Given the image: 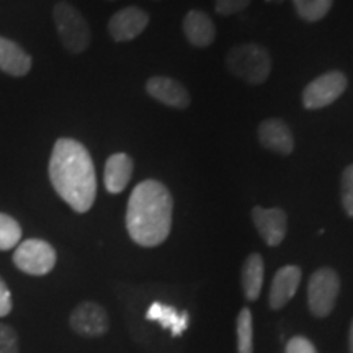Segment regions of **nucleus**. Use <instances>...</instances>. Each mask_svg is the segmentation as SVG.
I'll use <instances>...</instances> for the list:
<instances>
[{"instance_id": "6ab92c4d", "label": "nucleus", "mask_w": 353, "mask_h": 353, "mask_svg": "<svg viewBox=\"0 0 353 353\" xmlns=\"http://www.w3.org/2000/svg\"><path fill=\"white\" fill-rule=\"evenodd\" d=\"M237 352L254 353V319L249 307H242L237 316Z\"/></svg>"}, {"instance_id": "1a4fd4ad", "label": "nucleus", "mask_w": 353, "mask_h": 353, "mask_svg": "<svg viewBox=\"0 0 353 353\" xmlns=\"http://www.w3.org/2000/svg\"><path fill=\"white\" fill-rule=\"evenodd\" d=\"M149 13L131 6L118 10L108 21V33L117 43H126L138 38L148 28Z\"/></svg>"}, {"instance_id": "39448f33", "label": "nucleus", "mask_w": 353, "mask_h": 353, "mask_svg": "<svg viewBox=\"0 0 353 353\" xmlns=\"http://www.w3.org/2000/svg\"><path fill=\"white\" fill-rule=\"evenodd\" d=\"M341 291V278L334 268L324 267L312 273L307 283V304L316 317H325L334 311Z\"/></svg>"}, {"instance_id": "9d476101", "label": "nucleus", "mask_w": 353, "mask_h": 353, "mask_svg": "<svg viewBox=\"0 0 353 353\" xmlns=\"http://www.w3.org/2000/svg\"><path fill=\"white\" fill-rule=\"evenodd\" d=\"M252 221L265 244L276 247L283 242L288 228V216L283 210L255 206L252 210Z\"/></svg>"}, {"instance_id": "2eb2a0df", "label": "nucleus", "mask_w": 353, "mask_h": 353, "mask_svg": "<svg viewBox=\"0 0 353 353\" xmlns=\"http://www.w3.org/2000/svg\"><path fill=\"white\" fill-rule=\"evenodd\" d=\"M32 56L20 44L0 37V70L13 77H23L32 70Z\"/></svg>"}, {"instance_id": "a211bd4d", "label": "nucleus", "mask_w": 353, "mask_h": 353, "mask_svg": "<svg viewBox=\"0 0 353 353\" xmlns=\"http://www.w3.org/2000/svg\"><path fill=\"white\" fill-rule=\"evenodd\" d=\"M263 259L260 254H250L242 265L241 281L247 301H257L263 286Z\"/></svg>"}, {"instance_id": "412c9836", "label": "nucleus", "mask_w": 353, "mask_h": 353, "mask_svg": "<svg viewBox=\"0 0 353 353\" xmlns=\"http://www.w3.org/2000/svg\"><path fill=\"white\" fill-rule=\"evenodd\" d=\"M21 228L12 216L0 213V250H10L20 244Z\"/></svg>"}, {"instance_id": "f257e3e1", "label": "nucleus", "mask_w": 353, "mask_h": 353, "mask_svg": "<svg viewBox=\"0 0 353 353\" xmlns=\"http://www.w3.org/2000/svg\"><path fill=\"white\" fill-rule=\"evenodd\" d=\"M50 180L56 193L76 213H87L97 196V175L90 152L79 141H56L50 159Z\"/></svg>"}, {"instance_id": "20e7f679", "label": "nucleus", "mask_w": 353, "mask_h": 353, "mask_svg": "<svg viewBox=\"0 0 353 353\" xmlns=\"http://www.w3.org/2000/svg\"><path fill=\"white\" fill-rule=\"evenodd\" d=\"M52 19L63 46L72 54H81L90 46L92 32L87 20L76 7L68 2L56 3Z\"/></svg>"}, {"instance_id": "9b49d317", "label": "nucleus", "mask_w": 353, "mask_h": 353, "mask_svg": "<svg viewBox=\"0 0 353 353\" xmlns=\"http://www.w3.org/2000/svg\"><path fill=\"white\" fill-rule=\"evenodd\" d=\"M148 94L167 107L185 110L190 107V94L183 83L170 77L154 76L145 83Z\"/></svg>"}, {"instance_id": "7ed1b4c3", "label": "nucleus", "mask_w": 353, "mask_h": 353, "mask_svg": "<svg viewBox=\"0 0 353 353\" xmlns=\"http://www.w3.org/2000/svg\"><path fill=\"white\" fill-rule=\"evenodd\" d=\"M226 65L232 76L250 85H260L272 72V57L263 46L255 43L234 46L226 57Z\"/></svg>"}, {"instance_id": "393cba45", "label": "nucleus", "mask_w": 353, "mask_h": 353, "mask_svg": "<svg viewBox=\"0 0 353 353\" xmlns=\"http://www.w3.org/2000/svg\"><path fill=\"white\" fill-rule=\"evenodd\" d=\"M285 353H317V350L314 343L309 339L303 337V335H296V337H291L286 343Z\"/></svg>"}, {"instance_id": "a878e982", "label": "nucleus", "mask_w": 353, "mask_h": 353, "mask_svg": "<svg viewBox=\"0 0 353 353\" xmlns=\"http://www.w3.org/2000/svg\"><path fill=\"white\" fill-rule=\"evenodd\" d=\"M12 293L6 281L0 278V317H6L12 311Z\"/></svg>"}, {"instance_id": "423d86ee", "label": "nucleus", "mask_w": 353, "mask_h": 353, "mask_svg": "<svg viewBox=\"0 0 353 353\" xmlns=\"http://www.w3.org/2000/svg\"><path fill=\"white\" fill-rule=\"evenodd\" d=\"M56 250L41 239H28L17 245L13 252V263L26 275H48L56 265Z\"/></svg>"}, {"instance_id": "5701e85b", "label": "nucleus", "mask_w": 353, "mask_h": 353, "mask_svg": "<svg viewBox=\"0 0 353 353\" xmlns=\"http://www.w3.org/2000/svg\"><path fill=\"white\" fill-rule=\"evenodd\" d=\"M0 353H19V335L7 324H0Z\"/></svg>"}, {"instance_id": "6e6552de", "label": "nucleus", "mask_w": 353, "mask_h": 353, "mask_svg": "<svg viewBox=\"0 0 353 353\" xmlns=\"http://www.w3.org/2000/svg\"><path fill=\"white\" fill-rule=\"evenodd\" d=\"M70 329L83 337H100L110 329V317L105 307L92 301H83L74 307L69 317Z\"/></svg>"}, {"instance_id": "4468645a", "label": "nucleus", "mask_w": 353, "mask_h": 353, "mask_svg": "<svg viewBox=\"0 0 353 353\" xmlns=\"http://www.w3.org/2000/svg\"><path fill=\"white\" fill-rule=\"evenodd\" d=\"M299 283H301V268L296 265H286L280 268L273 276L270 286V299H268L270 307L278 311L286 306L296 293Z\"/></svg>"}, {"instance_id": "cd10ccee", "label": "nucleus", "mask_w": 353, "mask_h": 353, "mask_svg": "<svg viewBox=\"0 0 353 353\" xmlns=\"http://www.w3.org/2000/svg\"><path fill=\"white\" fill-rule=\"evenodd\" d=\"M267 2H270V3H283L285 0H267Z\"/></svg>"}, {"instance_id": "f8f14e48", "label": "nucleus", "mask_w": 353, "mask_h": 353, "mask_svg": "<svg viewBox=\"0 0 353 353\" xmlns=\"http://www.w3.org/2000/svg\"><path fill=\"white\" fill-rule=\"evenodd\" d=\"M259 141L265 149L281 154V156H290L294 151L293 132L283 120H278V118H270L260 123Z\"/></svg>"}, {"instance_id": "bb28decb", "label": "nucleus", "mask_w": 353, "mask_h": 353, "mask_svg": "<svg viewBox=\"0 0 353 353\" xmlns=\"http://www.w3.org/2000/svg\"><path fill=\"white\" fill-rule=\"evenodd\" d=\"M348 352L353 353V319L350 324V330H348Z\"/></svg>"}, {"instance_id": "f3484780", "label": "nucleus", "mask_w": 353, "mask_h": 353, "mask_svg": "<svg viewBox=\"0 0 353 353\" xmlns=\"http://www.w3.org/2000/svg\"><path fill=\"white\" fill-rule=\"evenodd\" d=\"M145 317L149 321L159 322L164 329H169L170 334L175 337L182 335L188 329L190 322L188 312H176L175 307L162 303H152L145 312Z\"/></svg>"}, {"instance_id": "b1692460", "label": "nucleus", "mask_w": 353, "mask_h": 353, "mask_svg": "<svg viewBox=\"0 0 353 353\" xmlns=\"http://www.w3.org/2000/svg\"><path fill=\"white\" fill-rule=\"evenodd\" d=\"M250 2L252 0H214V10L223 17L236 15V13L245 10Z\"/></svg>"}, {"instance_id": "dca6fc26", "label": "nucleus", "mask_w": 353, "mask_h": 353, "mask_svg": "<svg viewBox=\"0 0 353 353\" xmlns=\"http://www.w3.org/2000/svg\"><path fill=\"white\" fill-rule=\"evenodd\" d=\"M132 159L125 152H117L108 157L107 164H105V188L108 193L118 195L130 183L132 175Z\"/></svg>"}, {"instance_id": "0eeeda50", "label": "nucleus", "mask_w": 353, "mask_h": 353, "mask_svg": "<svg viewBox=\"0 0 353 353\" xmlns=\"http://www.w3.org/2000/svg\"><path fill=\"white\" fill-rule=\"evenodd\" d=\"M348 81L341 70H330L304 87L303 105L307 110L329 107L347 90Z\"/></svg>"}, {"instance_id": "ddd939ff", "label": "nucleus", "mask_w": 353, "mask_h": 353, "mask_svg": "<svg viewBox=\"0 0 353 353\" xmlns=\"http://www.w3.org/2000/svg\"><path fill=\"white\" fill-rule=\"evenodd\" d=\"M182 28L185 38L195 48H208L216 38V26L211 17L203 10H190L183 17Z\"/></svg>"}, {"instance_id": "aec40b11", "label": "nucleus", "mask_w": 353, "mask_h": 353, "mask_svg": "<svg viewBox=\"0 0 353 353\" xmlns=\"http://www.w3.org/2000/svg\"><path fill=\"white\" fill-rule=\"evenodd\" d=\"M298 17L307 23L324 19L334 6V0H293Z\"/></svg>"}, {"instance_id": "4be33fe9", "label": "nucleus", "mask_w": 353, "mask_h": 353, "mask_svg": "<svg viewBox=\"0 0 353 353\" xmlns=\"http://www.w3.org/2000/svg\"><path fill=\"white\" fill-rule=\"evenodd\" d=\"M341 198L345 213L353 218V164L347 165L342 172Z\"/></svg>"}, {"instance_id": "f03ea898", "label": "nucleus", "mask_w": 353, "mask_h": 353, "mask_svg": "<svg viewBox=\"0 0 353 353\" xmlns=\"http://www.w3.org/2000/svg\"><path fill=\"white\" fill-rule=\"evenodd\" d=\"M174 200L157 180H144L132 190L126 210V229L136 244L157 247L170 234Z\"/></svg>"}]
</instances>
